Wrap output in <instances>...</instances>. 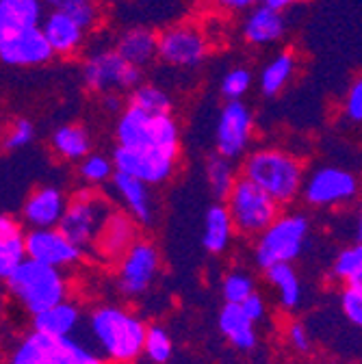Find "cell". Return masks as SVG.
I'll list each match as a JSON object with an SVG mask.
<instances>
[{
    "label": "cell",
    "instance_id": "obj_1",
    "mask_svg": "<svg viewBox=\"0 0 362 364\" xmlns=\"http://www.w3.org/2000/svg\"><path fill=\"white\" fill-rule=\"evenodd\" d=\"M89 336L109 364H132L146 351L148 326L139 314L117 304L96 306L89 314Z\"/></svg>",
    "mask_w": 362,
    "mask_h": 364
},
{
    "label": "cell",
    "instance_id": "obj_2",
    "mask_svg": "<svg viewBox=\"0 0 362 364\" xmlns=\"http://www.w3.org/2000/svg\"><path fill=\"white\" fill-rule=\"evenodd\" d=\"M241 176L252 180L280 206H289L302 198L306 182L304 163L295 154L274 146L252 150L241 161Z\"/></svg>",
    "mask_w": 362,
    "mask_h": 364
},
{
    "label": "cell",
    "instance_id": "obj_3",
    "mask_svg": "<svg viewBox=\"0 0 362 364\" xmlns=\"http://www.w3.org/2000/svg\"><path fill=\"white\" fill-rule=\"evenodd\" d=\"M9 297L31 316L70 299V284L61 269L26 258L5 280Z\"/></svg>",
    "mask_w": 362,
    "mask_h": 364
},
{
    "label": "cell",
    "instance_id": "obj_4",
    "mask_svg": "<svg viewBox=\"0 0 362 364\" xmlns=\"http://www.w3.org/2000/svg\"><path fill=\"white\" fill-rule=\"evenodd\" d=\"M115 141L130 150H152L180 154V128L174 115H152L142 109L126 107L115 122Z\"/></svg>",
    "mask_w": 362,
    "mask_h": 364
},
{
    "label": "cell",
    "instance_id": "obj_5",
    "mask_svg": "<svg viewBox=\"0 0 362 364\" xmlns=\"http://www.w3.org/2000/svg\"><path fill=\"white\" fill-rule=\"evenodd\" d=\"M7 364H109L96 349L74 336L26 332L9 351Z\"/></svg>",
    "mask_w": 362,
    "mask_h": 364
},
{
    "label": "cell",
    "instance_id": "obj_6",
    "mask_svg": "<svg viewBox=\"0 0 362 364\" xmlns=\"http://www.w3.org/2000/svg\"><path fill=\"white\" fill-rule=\"evenodd\" d=\"M310 237V219L302 213H282L267 230L254 239V260L267 271L302 256Z\"/></svg>",
    "mask_w": 362,
    "mask_h": 364
},
{
    "label": "cell",
    "instance_id": "obj_7",
    "mask_svg": "<svg viewBox=\"0 0 362 364\" xmlns=\"http://www.w3.org/2000/svg\"><path fill=\"white\" fill-rule=\"evenodd\" d=\"M115 208L96 189H82L70 198L59 230L82 252H94L107 219Z\"/></svg>",
    "mask_w": 362,
    "mask_h": 364
},
{
    "label": "cell",
    "instance_id": "obj_8",
    "mask_svg": "<svg viewBox=\"0 0 362 364\" xmlns=\"http://www.w3.org/2000/svg\"><path fill=\"white\" fill-rule=\"evenodd\" d=\"M223 204L228 206L237 235L245 239L260 237L267 228L282 215L280 213L282 206L243 176L237 180L235 189L225 198Z\"/></svg>",
    "mask_w": 362,
    "mask_h": 364
},
{
    "label": "cell",
    "instance_id": "obj_9",
    "mask_svg": "<svg viewBox=\"0 0 362 364\" xmlns=\"http://www.w3.org/2000/svg\"><path fill=\"white\" fill-rule=\"evenodd\" d=\"M82 82L92 94H130L139 85H144V70L137 65H130L113 46L111 48H100L87 55L82 63Z\"/></svg>",
    "mask_w": 362,
    "mask_h": 364
},
{
    "label": "cell",
    "instance_id": "obj_10",
    "mask_svg": "<svg viewBox=\"0 0 362 364\" xmlns=\"http://www.w3.org/2000/svg\"><path fill=\"white\" fill-rule=\"evenodd\" d=\"M211 57V39L204 28L193 22H178L159 33V61L178 68L193 70Z\"/></svg>",
    "mask_w": 362,
    "mask_h": 364
},
{
    "label": "cell",
    "instance_id": "obj_11",
    "mask_svg": "<svg viewBox=\"0 0 362 364\" xmlns=\"http://www.w3.org/2000/svg\"><path fill=\"white\" fill-rule=\"evenodd\" d=\"M360 193L353 171L336 165H321L306 176L302 200L312 208H336L351 204Z\"/></svg>",
    "mask_w": 362,
    "mask_h": 364
},
{
    "label": "cell",
    "instance_id": "obj_12",
    "mask_svg": "<svg viewBox=\"0 0 362 364\" xmlns=\"http://www.w3.org/2000/svg\"><path fill=\"white\" fill-rule=\"evenodd\" d=\"M254 134V115L243 100H230L219 109L217 124H215V152L239 161L245 159L250 152Z\"/></svg>",
    "mask_w": 362,
    "mask_h": 364
},
{
    "label": "cell",
    "instance_id": "obj_13",
    "mask_svg": "<svg viewBox=\"0 0 362 364\" xmlns=\"http://www.w3.org/2000/svg\"><path fill=\"white\" fill-rule=\"evenodd\" d=\"M159 269H161L159 247L148 239H139L117 262L119 293L128 299L142 297L154 284Z\"/></svg>",
    "mask_w": 362,
    "mask_h": 364
},
{
    "label": "cell",
    "instance_id": "obj_14",
    "mask_svg": "<svg viewBox=\"0 0 362 364\" xmlns=\"http://www.w3.org/2000/svg\"><path fill=\"white\" fill-rule=\"evenodd\" d=\"M55 55L41 26L0 33V61L11 68H37Z\"/></svg>",
    "mask_w": 362,
    "mask_h": 364
},
{
    "label": "cell",
    "instance_id": "obj_15",
    "mask_svg": "<svg viewBox=\"0 0 362 364\" xmlns=\"http://www.w3.org/2000/svg\"><path fill=\"white\" fill-rule=\"evenodd\" d=\"M111 159L117 171L137 178L150 187L167 182L174 176L176 165H178V156L174 154L152 152V150H130L122 146H115Z\"/></svg>",
    "mask_w": 362,
    "mask_h": 364
},
{
    "label": "cell",
    "instance_id": "obj_16",
    "mask_svg": "<svg viewBox=\"0 0 362 364\" xmlns=\"http://www.w3.org/2000/svg\"><path fill=\"white\" fill-rule=\"evenodd\" d=\"M26 252L31 260L48 264L55 269H70L82 260V250L74 245L59 228H43V230L26 232Z\"/></svg>",
    "mask_w": 362,
    "mask_h": 364
},
{
    "label": "cell",
    "instance_id": "obj_17",
    "mask_svg": "<svg viewBox=\"0 0 362 364\" xmlns=\"http://www.w3.org/2000/svg\"><path fill=\"white\" fill-rule=\"evenodd\" d=\"M70 198L53 185L37 187L22 204V221L28 230H43V228H59Z\"/></svg>",
    "mask_w": 362,
    "mask_h": 364
},
{
    "label": "cell",
    "instance_id": "obj_18",
    "mask_svg": "<svg viewBox=\"0 0 362 364\" xmlns=\"http://www.w3.org/2000/svg\"><path fill=\"white\" fill-rule=\"evenodd\" d=\"M139 221L126 210H113L96 241L94 254L102 260H122V256L139 241Z\"/></svg>",
    "mask_w": 362,
    "mask_h": 364
},
{
    "label": "cell",
    "instance_id": "obj_19",
    "mask_svg": "<svg viewBox=\"0 0 362 364\" xmlns=\"http://www.w3.org/2000/svg\"><path fill=\"white\" fill-rule=\"evenodd\" d=\"M284 33H287V20H284L282 11L269 7L265 3H260L258 7L247 11L243 18V24H241L243 39L250 46H258V48L278 43L284 37Z\"/></svg>",
    "mask_w": 362,
    "mask_h": 364
},
{
    "label": "cell",
    "instance_id": "obj_20",
    "mask_svg": "<svg viewBox=\"0 0 362 364\" xmlns=\"http://www.w3.org/2000/svg\"><path fill=\"white\" fill-rule=\"evenodd\" d=\"M41 31L46 35L48 43L53 46V50L57 57H72L76 55L87 39V28H82L72 16L65 11L48 9L46 18L41 22Z\"/></svg>",
    "mask_w": 362,
    "mask_h": 364
},
{
    "label": "cell",
    "instance_id": "obj_21",
    "mask_svg": "<svg viewBox=\"0 0 362 364\" xmlns=\"http://www.w3.org/2000/svg\"><path fill=\"white\" fill-rule=\"evenodd\" d=\"M109 185L130 217H134L142 225H150L154 221V202H152L150 185L122 171H115Z\"/></svg>",
    "mask_w": 362,
    "mask_h": 364
},
{
    "label": "cell",
    "instance_id": "obj_22",
    "mask_svg": "<svg viewBox=\"0 0 362 364\" xmlns=\"http://www.w3.org/2000/svg\"><path fill=\"white\" fill-rule=\"evenodd\" d=\"M221 336L239 351H252L258 343L256 321L243 310L241 304H223L217 316Z\"/></svg>",
    "mask_w": 362,
    "mask_h": 364
},
{
    "label": "cell",
    "instance_id": "obj_23",
    "mask_svg": "<svg viewBox=\"0 0 362 364\" xmlns=\"http://www.w3.org/2000/svg\"><path fill=\"white\" fill-rule=\"evenodd\" d=\"M113 48L130 65L144 70L159 59V33L146 26H130L117 35Z\"/></svg>",
    "mask_w": 362,
    "mask_h": 364
},
{
    "label": "cell",
    "instance_id": "obj_24",
    "mask_svg": "<svg viewBox=\"0 0 362 364\" xmlns=\"http://www.w3.org/2000/svg\"><path fill=\"white\" fill-rule=\"evenodd\" d=\"M24 221L5 213L0 217V278L7 280L11 273L28 258Z\"/></svg>",
    "mask_w": 362,
    "mask_h": 364
},
{
    "label": "cell",
    "instance_id": "obj_25",
    "mask_svg": "<svg viewBox=\"0 0 362 364\" xmlns=\"http://www.w3.org/2000/svg\"><path fill=\"white\" fill-rule=\"evenodd\" d=\"M237 235L233 217L228 213V206L223 202H215L208 206V210L204 213V225H202V247L213 254L219 256L223 252H228L233 237Z\"/></svg>",
    "mask_w": 362,
    "mask_h": 364
},
{
    "label": "cell",
    "instance_id": "obj_26",
    "mask_svg": "<svg viewBox=\"0 0 362 364\" xmlns=\"http://www.w3.org/2000/svg\"><path fill=\"white\" fill-rule=\"evenodd\" d=\"M82 321V310L76 301L65 299L46 312L33 316V330L48 336H74Z\"/></svg>",
    "mask_w": 362,
    "mask_h": 364
},
{
    "label": "cell",
    "instance_id": "obj_27",
    "mask_svg": "<svg viewBox=\"0 0 362 364\" xmlns=\"http://www.w3.org/2000/svg\"><path fill=\"white\" fill-rule=\"evenodd\" d=\"M46 14L43 0H0V33L41 26Z\"/></svg>",
    "mask_w": 362,
    "mask_h": 364
},
{
    "label": "cell",
    "instance_id": "obj_28",
    "mask_svg": "<svg viewBox=\"0 0 362 364\" xmlns=\"http://www.w3.org/2000/svg\"><path fill=\"white\" fill-rule=\"evenodd\" d=\"M265 280L271 289L276 291V297H278V304L282 310L293 312L299 308L302 297H304V289H302L299 273L295 271L293 262H282V264L267 269Z\"/></svg>",
    "mask_w": 362,
    "mask_h": 364
},
{
    "label": "cell",
    "instance_id": "obj_29",
    "mask_svg": "<svg viewBox=\"0 0 362 364\" xmlns=\"http://www.w3.org/2000/svg\"><path fill=\"white\" fill-rule=\"evenodd\" d=\"M50 146L59 159L80 163L92 154V134L80 124H63L53 132Z\"/></svg>",
    "mask_w": 362,
    "mask_h": 364
},
{
    "label": "cell",
    "instance_id": "obj_30",
    "mask_svg": "<svg viewBox=\"0 0 362 364\" xmlns=\"http://www.w3.org/2000/svg\"><path fill=\"white\" fill-rule=\"evenodd\" d=\"M295 65H297L295 55L291 50H280L278 55L271 57L258 74V87L262 91V96H267V98L278 96L287 87V82L293 78Z\"/></svg>",
    "mask_w": 362,
    "mask_h": 364
},
{
    "label": "cell",
    "instance_id": "obj_31",
    "mask_svg": "<svg viewBox=\"0 0 362 364\" xmlns=\"http://www.w3.org/2000/svg\"><path fill=\"white\" fill-rule=\"evenodd\" d=\"M241 178V173L237 171L235 161L225 159L221 154H213L206 161V182L211 187V193L217 198V202H225V198L230 196V191L235 189L237 180Z\"/></svg>",
    "mask_w": 362,
    "mask_h": 364
},
{
    "label": "cell",
    "instance_id": "obj_32",
    "mask_svg": "<svg viewBox=\"0 0 362 364\" xmlns=\"http://www.w3.org/2000/svg\"><path fill=\"white\" fill-rule=\"evenodd\" d=\"M126 102L128 107L142 109L152 115H171V109H174L171 96L154 82H144L134 91H130L126 96Z\"/></svg>",
    "mask_w": 362,
    "mask_h": 364
},
{
    "label": "cell",
    "instance_id": "obj_33",
    "mask_svg": "<svg viewBox=\"0 0 362 364\" xmlns=\"http://www.w3.org/2000/svg\"><path fill=\"white\" fill-rule=\"evenodd\" d=\"M43 3H46L48 9L65 11L87 31H94L100 22L98 0H43Z\"/></svg>",
    "mask_w": 362,
    "mask_h": 364
},
{
    "label": "cell",
    "instance_id": "obj_34",
    "mask_svg": "<svg viewBox=\"0 0 362 364\" xmlns=\"http://www.w3.org/2000/svg\"><path fill=\"white\" fill-rule=\"evenodd\" d=\"M115 171L117 169H115L113 159H109L105 154H98V152H92L87 159H82L78 163V176L87 182L89 187L107 185V182L113 180Z\"/></svg>",
    "mask_w": 362,
    "mask_h": 364
},
{
    "label": "cell",
    "instance_id": "obj_35",
    "mask_svg": "<svg viewBox=\"0 0 362 364\" xmlns=\"http://www.w3.org/2000/svg\"><path fill=\"white\" fill-rule=\"evenodd\" d=\"M256 293V282L243 269H230L221 280V297L225 304H243Z\"/></svg>",
    "mask_w": 362,
    "mask_h": 364
},
{
    "label": "cell",
    "instance_id": "obj_36",
    "mask_svg": "<svg viewBox=\"0 0 362 364\" xmlns=\"http://www.w3.org/2000/svg\"><path fill=\"white\" fill-rule=\"evenodd\" d=\"M362 269V243H351L343 250L332 260V278L339 282H349L356 273Z\"/></svg>",
    "mask_w": 362,
    "mask_h": 364
},
{
    "label": "cell",
    "instance_id": "obj_37",
    "mask_svg": "<svg viewBox=\"0 0 362 364\" xmlns=\"http://www.w3.org/2000/svg\"><path fill=\"white\" fill-rule=\"evenodd\" d=\"M174 353V341L169 336V332L159 326L152 323L148 326V336H146V351L144 355L152 362V364H165Z\"/></svg>",
    "mask_w": 362,
    "mask_h": 364
},
{
    "label": "cell",
    "instance_id": "obj_38",
    "mask_svg": "<svg viewBox=\"0 0 362 364\" xmlns=\"http://www.w3.org/2000/svg\"><path fill=\"white\" fill-rule=\"evenodd\" d=\"M252 82H254V76H252V72L247 68H233V70H228L223 74L219 91H221V96L225 98V102L243 100V96L252 89Z\"/></svg>",
    "mask_w": 362,
    "mask_h": 364
},
{
    "label": "cell",
    "instance_id": "obj_39",
    "mask_svg": "<svg viewBox=\"0 0 362 364\" xmlns=\"http://www.w3.org/2000/svg\"><path fill=\"white\" fill-rule=\"evenodd\" d=\"M35 141V124L26 117H16L9 122L5 136H3V146L7 152L22 150Z\"/></svg>",
    "mask_w": 362,
    "mask_h": 364
},
{
    "label": "cell",
    "instance_id": "obj_40",
    "mask_svg": "<svg viewBox=\"0 0 362 364\" xmlns=\"http://www.w3.org/2000/svg\"><path fill=\"white\" fill-rule=\"evenodd\" d=\"M339 304H341V312L345 314L347 321L362 330V293L351 291V289L345 287V291L341 293Z\"/></svg>",
    "mask_w": 362,
    "mask_h": 364
},
{
    "label": "cell",
    "instance_id": "obj_41",
    "mask_svg": "<svg viewBox=\"0 0 362 364\" xmlns=\"http://www.w3.org/2000/svg\"><path fill=\"white\" fill-rule=\"evenodd\" d=\"M287 343L289 347L299 353V355H306L310 349H312V338H310V332L308 328L302 323V321H291L287 326Z\"/></svg>",
    "mask_w": 362,
    "mask_h": 364
},
{
    "label": "cell",
    "instance_id": "obj_42",
    "mask_svg": "<svg viewBox=\"0 0 362 364\" xmlns=\"http://www.w3.org/2000/svg\"><path fill=\"white\" fill-rule=\"evenodd\" d=\"M343 113L349 122L353 124H362V78H358L349 91H347V98L343 105Z\"/></svg>",
    "mask_w": 362,
    "mask_h": 364
},
{
    "label": "cell",
    "instance_id": "obj_43",
    "mask_svg": "<svg viewBox=\"0 0 362 364\" xmlns=\"http://www.w3.org/2000/svg\"><path fill=\"white\" fill-rule=\"evenodd\" d=\"M206 3L215 9V11H221V14H247L252 11L254 7H258L262 0H206Z\"/></svg>",
    "mask_w": 362,
    "mask_h": 364
},
{
    "label": "cell",
    "instance_id": "obj_44",
    "mask_svg": "<svg viewBox=\"0 0 362 364\" xmlns=\"http://www.w3.org/2000/svg\"><path fill=\"white\" fill-rule=\"evenodd\" d=\"M241 306H243V310L254 318L256 323H260L262 318L267 316V301H265V297H262L258 291H256L254 295H250Z\"/></svg>",
    "mask_w": 362,
    "mask_h": 364
},
{
    "label": "cell",
    "instance_id": "obj_45",
    "mask_svg": "<svg viewBox=\"0 0 362 364\" xmlns=\"http://www.w3.org/2000/svg\"><path fill=\"white\" fill-rule=\"evenodd\" d=\"M100 105H102V109H105L107 113H111V115H122L124 109L128 107L126 98H124L122 94H117V91H111V94H102V96H100Z\"/></svg>",
    "mask_w": 362,
    "mask_h": 364
},
{
    "label": "cell",
    "instance_id": "obj_46",
    "mask_svg": "<svg viewBox=\"0 0 362 364\" xmlns=\"http://www.w3.org/2000/svg\"><path fill=\"white\" fill-rule=\"evenodd\" d=\"M347 232L351 243H362V204L351 210L347 219Z\"/></svg>",
    "mask_w": 362,
    "mask_h": 364
},
{
    "label": "cell",
    "instance_id": "obj_47",
    "mask_svg": "<svg viewBox=\"0 0 362 364\" xmlns=\"http://www.w3.org/2000/svg\"><path fill=\"white\" fill-rule=\"evenodd\" d=\"M262 3L269 5V7H274V9H278V11H284V9L293 7L297 0H262Z\"/></svg>",
    "mask_w": 362,
    "mask_h": 364
},
{
    "label": "cell",
    "instance_id": "obj_48",
    "mask_svg": "<svg viewBox=\"0 0 362 364\" xmlns=\"http://www.w3.org/2000/svg\"><path fill=\"white\" fill-rule=\"evenodd\" d=\"M345 287H347V289H351V291H358V293H362V269L356 273V276H353V278H351V280H349Z\"/></svg>",
    "mask_w": 362,
    "mask_h": 364
},
{
    "label": "cell",
    "instance_id": "obj_49",
    "mask_svg": "<svg viewBox=\"0 0 362 364\" xmlns=\"http://www.w3.org/2000/svg\"><path fill=\"white\" fill-rule=\"evenodd\" d=\"M287 364H297V362H287Z\"/></svg>",
    "mask_w": 362,
    "mask_h": 364
}]
</instances>
